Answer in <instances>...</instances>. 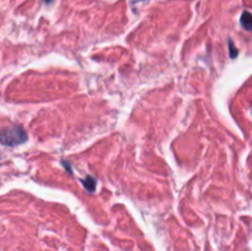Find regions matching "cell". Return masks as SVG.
<instances>
[{
    "mask_svg": "<svg viewBox=\"0 0 252 251\" xmlns=\"http://www.w3.org/2000/svg\"><path fill=\"white\" fill-rule=\"evenodd\" d=\"M27 140V133L20 126H12V127L4 128L0 130V143L4 145H14L22 144Z\"/></svg>",
    "mask_w": 252,
    "mask_h": 251,
    "instance_id": "6da1fadb",
    "label": "cell"
},
{
    "mask_svg": "<svg viewBox=\"0 0 252 251\" xmlns=\"http://www.w3.org/2000/svg\"><path fill=\"white\" fill-rule=\"evenodd\" d=\"M241 26L246 30V31H252V14L249 11H244L241 15Z\"/></svg>",
    "mask_w": 252,
    "mask_h": 251,
    "instance_id": "7a4b0ae2",
    "label": "cell"
},
{
    "mask_svg": "<svg viewBox=\"0 0 252 251\" xmlns=\"http://www.w3.org/2000/svg\"><path fill=\"white\" fill-rule=\"evenodd\" d=\"M84 186H85V188L88 189V191H90V192H93V191H95V185H96V181L95 180L93 179V177L91 176H88L86 177L85 180H84Z\"/></svg>",
    "mask_w": 252,
    "mask_h": 251,
    "instance_id": "3957f363",
    "label": "cell"
}]
</instances>
